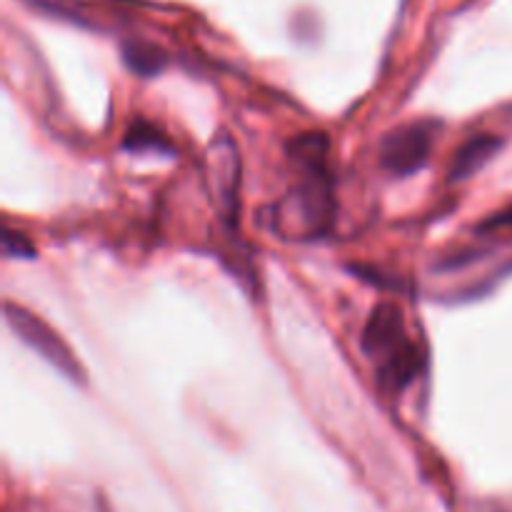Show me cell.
Segmentation results:
<instances>
[{
	"mask_svg": "<svg viewBox=\"0 0 512 512\" xmlns=\"http://www.w3.org/2000/svg\"><path fill=\"white\" fill-rule=\"evenodd\" d=\"M205 188L210 203L225 225L238 223L240 213V153L228 133H218L210 140L203 160Z\"/></svg>",
	"mask_w": 512,
	"mask_h": 512,
	"instance_id": "cell-4",
	"label": "cell"
},
{
	"mask_svg": "<svg viewBox=\"0 0 512 512\" xmlns=\"http://www.w3.org/2000/svg\"><path fill=\"white\" fill-rule=\"evenodd\" d=\"M3 313L5 323H8L10 330L18 335V340H23V343L28 345L35 355H40L50 368L58 370L65 380H70V383H85L83 365L78 363V358H75L73 350L68 348V343H65L45 320H40L38 315H33L28 308H23V305L13 303V300H5Z\"/></svg>",
	"mask_w": 512,
	"mask_h": 512,
	"instance_id": "cell-3",
	"label": "cell"
},
{
	"mask_svg": "<svg viewBox=\"0 0 512 512\" xmlns=\"http://www.w3.org/2000/svg\"><path fill=\"white\" fill-rule=\"evenodd\" d=\"M438 130L440 125L435 120H415L390 130L380 143V165L385 173L408 178L425 168Z\"/></svg>",
	"mask_w": 512,
	"mask_h": 512,
	"instance_id": "cell-5",
	"label": "cell"
},
{
	"mask_svg": "<svg viewBox=\"0 0 512 512\" xmlns=\"http://www.w3.org/2000/svg\"><path fill=\"white\" fill-rule=\"evenodd\" d=\"M325 158L328 140L323 133L300 135L290 143V160L298 168V180L280 200L273 220L285 240H315L333 225L335 198Z\"/></svg>",
	"mask_w": 512,
	"mask_h": 512,
	"instance_id": "cell-1",
	"label": "cell"
},
{
	"mask_svg": "<svg viewBox=\"0 0 512 512\" xmlns=\"http://www.w3.org/2000/svg\"><path fill=\"white\" fill-rule=\"evenodd\" d=\"M123 58L125 65L133 70L140 78H153L160 70L165 68L168 58H165L163 50L153 43H143V40H130L123 45Z\"/></svg>",
	"mask_w": 512,
	"mask_h": 512,
	"instance_id": "cell-8",
	"label": "cell"
},
{
	"mask_svg": "<svg viewBox=\"0 0 512 512\" xmlns=\"http://www.w3.org/2000/svg\"><path fill=\"white\" fill-rule=\"evenodd\" d=\"M3 253L5 258H23L30 260L35 255V248L30 245V240L25 238L18 230L3 228Z\"/></svg>",
	"mask_w": 512,
	"mask_h": 512,
	"instance_id": "cell-9",
	"label": "cell"
},
{
	"mask_svg": "<svg viewBox=\"0 0 512 512\" xmlns=\"http://www.w3.org/2000/svg\"><path fill=\"white\" fill-rule=\"evenodd\" d=\"M503 148V140L495 138V135H473L468 143H463L455 153L453 165H450V180L458 183V180H468L470 175L478 173L480 168L493 160V155Z\"/></svg>",
	"mask_w": 512,
	"mask_h": 512,
	"instance_id": "cell-6",
	"label": "cell"
},
{
	"mask_svg": "<svg viewBox=\"0 0 512 512\" xmlns=\"http://www.w3.org/2000/svg\"><path fill=\"white\" fill-rule=\"evenodd\" d=\"M500 230H512V205L510 208H505L503 213H495L493 218L485 220L483 225L478 228V233H500Z\"/></svg>",
	"mask_w": 512,
	"mask_h": 512,
	"instance_id": "cell-10",
	"label": "cell"
},
{
	"mask_svg": "<svg viewBox=\"0 0 512 512\" xmlns=\"http://www.w3.org/2000/svg\"><path fill=\"white\" fill-rule=\"evenodd\" d=\"M365 358L375 368V380L385 395H400L420 375L423 358L405 330L403 313L395 303L375 305L360 338Z\"/></svg>",
	"mask_w": 512,
	"mask_h": 512,
	"instance_id": "cell-2",
	"label": "cell"
},
{
	"mask_svg": "<svg viewBox=\"0 0 512 512\" xmlns=\"http://www.w3.org/2000/svg\"><path fill=\"white\" fill-rule=\"evenodd\" d=\"M123 148L128 153H160V155H173V145L170 138L153 125L150 120L138 118L128 130H125Z\"/></svg>",
	"mask_w": 512,
	"mask_h": 512,
	"instance_id": "cell-7",
	"label": "cell"
}]
</instances>
